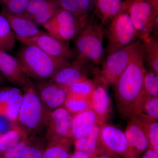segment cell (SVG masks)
I'll return each mask as SVG.
<instances>
[{
  "instance_id": "603a6c76",
  "label": "cell",
  "mask_w": 158,
  "mask_h": 158,
  "mask_svg": "<svg viewBox=\"0 0 158 158\" xmlns=\"http://www.w3.org/2000/svg\"><path fill=\"white\" fill-rule=\"evenodd\" d=\"M73 140L62 139L46 142L42 158H69Z\"/></svg>"
},
{
  "instance_id": "2e32d148",
  "label": "cell",
  "mask_w": 158,
  "mask_h": 158,
  "mask_svg": "<svg viewBox=\"0 0 158 158\" xmlns=\"http://www.w3.org/2000/svg\"><path fill=\"white\" fill-rule=\"evenodd\" d=\"M105 85L106 84L102 78L100 84L95 82L90 98V108L96 114L98 123L100 125L106 123L112 113L111 98Z\"/></svg>"
},
{
  "instance_id": "60d3db41",
  "label": "cell",
  "mask_w": 158,
  "mask_h": 158,
  "mask_svg": "<svg viewBox=\"0 0 158 158\" xmlns=\"http://www.w3.org/2000/svg\"><path fill=\"white\" fill-rule=\"evenodd\" d=\"M152 5L156 10H158V0H149Z\"/></svg>"
},
{
  "instance_id": "8992f818",
  "label": "cell",
  "mask_w": 158,
  "mask_h": 158,
  "mask_svg": "<svg viewBox=\"0 0 158 158\" xmlns=\"http://www.w3.org/2000/svg\"><path fill=\"white\" fill-rule=\"evenodd\" d=\"M88 17V15L78 17L60 8L43 27L49 34L66 42L76 37Z\"/></svg>"
},
{
  "instance_id": "d6a6232c",
  "label": "cell",
  "mask_w": 158,
  "mask_h": 158,
  "mask_svg": "<svg viewBox=\"0 0 158 158\" xmlns=\"http://www.w3.org/2000/svg\"><path fill=\"white\" fill-rule=\"evenodd\" d=\"M138 113H142L158 120V97H153L148 99L143 105L141 112Z\"/></svg>"
},
{
  "instance_id": "7a4b0ae2",
  "label": "cell",
  "mask_w": 158,
  "mask_h": 158,
  "mask_svg": "<svg viewBox=\"0 0 158 158\" xmlns=\"http://www.w3.org/2000/svg\"><path fill=\"white\" fill-rule=\"evenodd\" d=\"M16 58L27 76L37 81L51 80L60 69L71 64L69 60L52 56L29 44H23Z\"/></svg>"
},
{
  "instance_id": "4dcf8cb0",
  "label": "cell",
  "mask_w": 158,
  "mask_h": 158,
  "mask_svg": "<svg viewBox=\"0 0 158 158\" xmlns=\"http://www.w3.org/2000/svg\"><path fill=\"white\" fill-rule=\"evenodd\" d=\"M101 125L97 123L86 136L87 150L86 153L92 157L98 154L99 149V135Z\"/></svg>"
},
{
  "instance_id": "d4e9b609",
  "label": "cell",
  "mask_w": 158,
  "mask_h": 158,
  "mask_svg": "<svg viewBox=\"0 0 158 158\" xmlns=\"http://www.w3.org/2000/svg\"><path fill=\"white\" fill-rule=\"evenodd\" d=\"M29 136L18 125L15 124L6 132L0 135V155Z\"/></svg>"
},
{
  "instance_id": "f35d334b",
  "label": "cell",
  "mask_w": 158,
  "mask_h": 158,
  "mask_svg": "<svg viewBox=\"0 0 158 158\" xmlns=\"http://www.w3.org/2000/svg\"><path fill=\"white\" fill-rule=\"evenodd\" d=\"M158 37V15L156 17L153 25L152 31L151 36Z\"/></svg>"
},
{
  "instance_id": "484cf974",
  "label": "cell",
  "mask_w": 158,
  "mask_h": 158,
  "mask_svg": "<svg viewBox=\"0 0 158 158\" xmlns=\"http://www.w3.org/2000/svg\"><path fill=\"white\" fill-rule=\"evenodd\" d=\"M132 117L139 120L144 127L149 142L148 148L158 151V120L142 113L135 114Z\"/></svg>"
},
{
  "instance_id": "7bdbcfd3",
  "label": "cell",
  "mask_w": 158,
  "mask_h": 158,
  "mask_svg": "<svg viewBox=\"0 0 158 158\" xmlns=\"http://www.w3.org/2000/svg\"><path fill=\"white\" fill-rule=\"evenodd\" d=\"M91 1H92V2H93L94 5V0H91Z\"/></svg>"
},
{
  "instance_id": "7c38bea8",
  "label": "cell",
  "mask_w": 158,
  "mask_h": 158,
  "mask_svg": "<svg viewBox=\"0 0 158 158\" xmlns=\"http://www.w3.org/2000/svg\"><path fill=\"white\" fill-rule=\"evenodd\" d=\"M34 85L41 101L50 111L63 106L69 87L50 80L37 81Z\"/></svg>"
},
{
  "instance_id": "7402d4cb",
  "label": "cell",
  "mask_w": 158,
  "mask_h": 158,
  "mask_svg": "<svg viewBox=\"0 0 158 158\" xmlns=\"http://www.w3.org/2000/svg\"><path fill=\"white\" fill-rule=\"evenodd\" d=\"M123 6L122 0H94L96 14L103 25L116 17Z\"/></svg>"
},
{
  "instance_id": "f546056e",
  "label": "cell",
  "mask_w": 158,
  "mask_h": 158,
  "mask_svg": "<svg viewBox=\"0 0 158 158\" xmlns=\"http://www.w3.org/2000/svg\"><path fill=\"white\" fill-rule=\"evenodd\" d=\"M94 87L95 82L84 79L69 86L68 93L90 99Z\"/></svg>"
},
{
  "instance_id": "4fadbf2b",
  "label": "cell",
  "mask_w": 158,
  "mask_h": 158,
  "mask_svg": "<svg viewBox=\"0 0 158 158\" xmlns=\"http://www.w3.org/2000/svg\"><path fill=\"white\" fill-rule=\"evenodd\" d=\"M0 73L17 87L23 88L33 84L23 70L17 58L2 50H0Z\"/></svg>"
},
{
  "instance_id": "ab89813d",
  "label": "cell",
  "mask_w": 158,
  "mask_h": 158,
  "mask_svg": "<svg viewBox=\"0 0 158 158\" xmlns=\"http://www.w3.org/2000/svg\"><path fill=\"white\" fill-rule=\"evenodd\" d=\"M91 158H118L112 155L109 154L107 153L102 152L98 153L97 155Z\"/></svg>"
},
{
  "instance_id": "e0dca14e",
  "label": "cell",
  "mask_w": 158,
  "mask_h": 158,
  "mask_svg": "<svg viewBox=\"0 0 158 158\" xmlns=\"http://www.w3.org/2000/svg\"><path fill=\"white\" fill-rule=\"evenodd\" d=\"M92 65L74 58L70 65L60 69L50 80L59 85L69 87L81 80L88 78Z\"/></svg>"
},
{
  "instance_id": "cb8c5ba5",
  "label": "cell",
  "mask_w": 158,
  "mask_h": 158,
  "mask_svg": "<svg viewBox=\"0 0 158 158\" xmlns=\"http://www.w3.org/2000/svg\"><path fill=\"white\" fill-rule=\"evenodd\" d=\"M143 59L148 70L158 74V37L150 36L143 42Z\"/></svg>"
},
{
  "instance_id": "1f68e13d",
  "label": "cell",
  "mask_w": 158,
  "mask_h": 158,
  "mask_svg": "<svg viewBox=\"0 0 158 158\" xmlns=\"http://www.w3.org/2000/svg\"><path fill=\"white\" fill-rule=\"evenodd\" d=\"M31 0H0L3 8L13 14L25 13Z\"/></svg>"
},
{
  "instance_id": "3957f363",
  "label": "cell",
  "mask_w": 158,
  "mask_h": 158,
  "mask_svg": "<svg viewBox=\"0 0 158 158\" xmlns=\"http://www.w3.org/2000/svg\"><path fill=\"white\" fill-rule=\"evenodd\" d=\"M103 26L93 17H88L85 25L73 39L75 59L93 65L100 63L105 54Z\"/></svg>"
},
{
  "instance_id": "ac0fdd59",
  "label": "cell",
  "mask_w": 158,
  "mask_h": 158,
  "mask_svg": "<svg viewBox=\"0 0 158 158\" xmlns=\"http://www.w3.org/2000/svg\"><path fill=\"white\" fill-rule=\"evenodd\" d=\"M124 132L130 147L136 156L145 152L149 148L146 132L142 124L135 117L129 118Z\"/></svg>"
},
{
  "instance_id": "8fae6325",
  "label": "cell",
  "mask_w": 158,
  "mask_h": 158,
  "mask_svg": "<svg viewBox=\"0 0 158 158\" xmlns=\"http://www.w3.org/2000/svg\"><path fill=\"white\" fill-rule=\"evenodd\" d=\"M19 40L23 44L35 46L53 57L68 60L75 58L74 52L66 42L58 39L48 32L44 31L34 37Z\"/></svg>"
},
{
  "instance_id": "ffe728a7",
  "label": "cell",
  "mask_w": 158,
  "mask_h": 158,
  "mask_svg": "<svg viewBox=\"0 0 158 158\" xmlns=\"http://www.w3.org/2000/svg\"><path fill=\"white\" fill-rule=\"evenodd\" d=\"M97 123L96 114L91 109L74 115L72 129L73 141L86 137Z\"/></svg>"
},
{
  "instance_id": "5bb4252c",
  "label": "cell",
  "mask_w": 158,
  "mask_h": 158,
  "mask_svg": "<svg viewBox=\"0 0 158 158\" xmlns=\"http://www.w3.org/2000/svg\"><path fill=\"white\" fill-rule=\"evenodd\" d=\"M22 97V90L19 88L0 86V117L16 122Z\"/></svg>"
},
{
  "instance_id": "74e56055",
  "label": "cell",
  "mask_w": 158,
  "mask_h": 158,
  "mask_svg": "<svg viewBox=\"0 0 158 158\" xmlns=\"http://www.w3.org/2000/svg\"><path fill=\"white\" fill-rule=\"evenodd\" d=\"M92 158L88 153L83 152L77 151H75L71 155L69 158Z\"/></svg>"
},
{
  "instance_id": "836d02e7",
  "label": "cell",
  "mask_w": 158,
  "mask_h": 158,
  "mask_svg": "<svg viewBox=\"0 0 158 158\" xmlns=\"http://www.w3.org/2000/svg\"><path fill=\"white\" fill-rule=\"evenodd\" d=\"M29 136L23 139L2 155V158H20L29 141Z\"/></svg>"
},
{
  "instance_id": "f1b7e54d",
  "label": "cell",
  "mask_w": 158,
  "mask_h": 158,
  "mask_svg": "<svg viewBox=\"0 0 158 158\" xmlns=\"http://www.w3.org/2000/svg\"><path fill=\"white\" fill-rule=\"evenodd\" d=\"M63 106L73 116L91 109L90 99L69 93Z\"/></svg>"
},
{
  "instance_id": "8d00e7d4",
  "label": "cell",
  "mask_w": 158,
  "mask_h": 158,
  "mask_svg": "<svg viewBox=\"0 0 158 158\" xmlns=\"http://www.w3.org/2000/svg\"><path fill=\"white\" fill-rule=\"evenodd\" d=\"M141 158H158V151L148 148Z\"/></svg>"
},
{
  "instance_id": "52a82bcc",
  "label": "cell",
  "mask_w": 158,
  "mask_h": 158,
  "mask_svg": "<svg viewBox=\"0 0 158 158\" xmlns=\"http://www.w3.org/2000/svg\"><path fill=\"white\" fill-rule=\"evenodd\" d=\"M126 1L128 12L136 37L144 42L151 35L154 20L158 15V10L154 8L149 0Z\"/></svg>"
},
{
  "instance_id": "b9f144b4",
  "label": "cell",
  "mask_w": 158,
  "mask_h": 158,
  "mask_svg": "<svg viewBox=\"0 0 158 158\" xmlns=\"http://www.w3.org/2000/svg\"><path fill=\"white\" fill-rule=\"evenodd\" d=\"M6 80L4 78V77L0 73V86L4 85L6 83Z\"/></svg>"
},
{
  "instance_id": "d590c367",
  "label": "cell",
  "mask_w": 158,
  "mask_h": 158,
  "mask_svg": "<svg viewBox=\"0 0 158 158\" xmlns=\"http://www.w3.org/2000/svg\"><path fill=\"white\" fill-rule=\"evenodd\" d=\"M78 6L84 14L88 13L93 9L94 4L91 0H76Z\"/></svg>"
},
{
  "instance_id": "4316f807",
  "label": "cell",
  "mask_w": 158,
  "mask_h": 158,
  "mask_svg": "<svg viewBox=\"0 0 158 158\" xmlns=\"http://www.w3.org/2000/svg\"><path fill=\"white\" fill-rule=\"evenodd\" d=\"M46 144L45 138L38 135H31L20 158H42Z\"/></svg>"
},
{
  "instance_id": "44dd1931",
  "label": "cell",
  "mask_w": 158,
  "mask_h": 158,
  "mask_svg": "<svg viewBox=\"0 0 158 158\" xmlns=\"http://www.w3.org/2000/svg\"><path fill=\"white\" fill-rule=\"evenodd\" d=\"M153 97H158V74L146 70L142 90L135 105L134 115L140 113L145 101Z\"/></svg>"
},
{
  "instance_id": "30bf717a",
  "label": "cell",
  "mask_w": 158,
  "mask_h": 158,
  "mask_svg": "<svg viewBox=\"0 0 158 158\" xmlns=\"http://www.w3.org/2000/svg\"><path fill=\"white\" fill-rule=\"evenodd\" d=\"M73 117L63 106L51 111L45 127L46 142L65 139L73 140Z\"/></svg>"
},
{
  "instance_id": "e575fe53",
  "label": "cell",
  "mask_w": 158,
  "mask_h": 158,
  "mask_svg": "<svg viewBox=\"0 0 158 158\" xmlns=\"http://www.w3.org/2000/svg\"><path fill=\"white\" fill-rule=\"evenodd\" d=\"M58 5L61 9L70 12L75 16L88 15L84 14L78 6L76 0H57Z\"/></svg>"
},
{
  "instance_id": "9c48e42d",
  "label": "cell",
  "mask_w": 158,
  "mask_h": 158,
  "mask_svg": "<svg viewBox=\"0 0 158 158\" xmlns=\"http://www.w3.org/2000/svg\"><path fill=\"white\" fill-rule=\"evenodd\" d=\"M140 41H134L128 45L106 55L100 75L106 85H114L127 67L133 53Z\"/></svg>"
},
{
  "instance_id": "9a60e30c",
  "label": "cell",
  "mask_w": 158,
  "mask_h": 158,
  "mask_svg": "<svg viewBox=\"0 0 158 158\" xmlns=\"http://www.w3.org/2000/svg\"><path fill=\"white\" fill-rule=\"evenodd\" d=\"M1 14L7 20L18 40L31 38L44 32L25 13L13 14L3 8Z\"/></svg>"
},
{
  "instance_id": "5b68a950",
  "label": "cell",
  "mask_w": 158,
  "mask_h": 158,
  "mask_svg": "<svg viewBox=\"0 0 158 158\" xmlns=\"http://www.w3.org/2000/svg\"><path fill=\"white\" fill-rule=\"evenodd\" d=\"M105 35L108 41L106 55L135 41V33L128 12L126 0L123 2L121 11L110 21Z\"/></svg>"
},
{
  "instance_id": "d6986e66",
  "label": "cell",
  "mask_w": 158,
  "mask_h": 158,
  "mask_svg": "<svg viewBox=\"0 0 158 158\" xmlns=\"http://www.w3.org/2000/svg\"><path fill=\"white\" fill-rule=\"evenodd\" d=\"M60 8L57 0H31L25 13L40 27L48 22Z\"/></svg>"
},
{
  "instance_id": "ba28073f",
  "label": "cell",
  "mask_w": 158,
  "mask_h": 158,
  "mask_svg": "<svg viewBox=\"0 0 158 158\" xmlns=\"http://www.w3.org/2000/svg\"><path fill=\"white\" fill-rule=\"evenodd\" d=\"M101 152L118 158H139L130 147L124 132L107 123L101 127L98 154Z\"/></svg>"
},
{
  "instance_id": "ee69618b",
  "label": "cell",
  "mask_w": 158,
  "mask_h": 158,
  "mask_svg": "<svg viewBox=\"0 0 158 158\" xmlns=\"http://www.w3.org/2000/svg\"><path fill=\"white\" fill-rule=\"evenodd\" d=\"M0 158H2V157H1V155H0Z\"/></svg>"
},
{
  "instance_id": "6da1fadb",
  "label": "cell",
  "mask_w": 158,
  "mask_h": 158,
  "mask_svg": "<svg viewBox=\"0 0 158 158\" xmlns=\"http://www.w3.org/2000/svg\"><path fill=\"white\" fill-rule=\"evenodd\" d=\"M143 52V44L140 42L127 67L114 85L117 110L123 118L129 119L134 115L136 101L142 90L146 71Z\"/></svg>"
},
{
  "instance_id": "83f0119b",
  "label": "cell",
  "mask_w": 158,
  "mask_h": 158,
  "mask_svg": "<svg viewBox=\"0 0 158 158\" xmlns=\"http://www.w3.org/2000/svg\"><path fill=\"white\" fill-rule=\"evenodd\" d=\"M16 39L8 21L0 13V50L8 52H11Z\"/></svg>"
},
{
  "instance_id": "277c9868",
  "label": "cell",
  "mask_w": 158,
  "mask_h": 158,
  "mask_svg": "<svg viewBox=\"0 0 158 158\" xmlns=\"http://www.w3.org/2000/svg\"><path fill=\"white\" fill-rule=\"evenodd\" d=\"M22 90V100L16 124L28 136L38 135L45 128L51 111L41 101L34 83Z\"/></svg>"
}]
</instances>
